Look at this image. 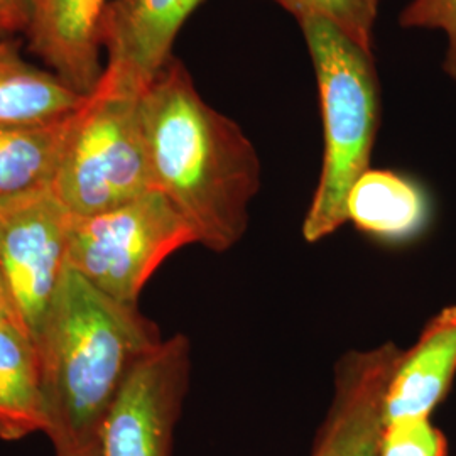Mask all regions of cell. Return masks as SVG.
<instances>
[{
    "instance_id": "10",
    "label": "cell",
    "mask_w": 456,
    "mask_h": 456,
    "mask_svg": "<svg viewBox=\"0 0 456 456\" xmlns=\"http://www.w3.org/2000/svg\"><path fill=\"white\" fill-rule=\"evenodd\" d=\"M112 0H34L26 31L34 53L66 85L90 97L103 73L102 29Z\"/></svg>"
},
{
    "instance_id": "15",
    "label": "cell",
    "mask_w": 456,
    "mask_h": 456,
    "mask_svg": "<svg viewBox=\"0 0 456 456\" xmlns=\"http://www.w3.org/2000/svg\"><path fill=\"white\" fill-rule=\"evenodd\" d=\"M71 117L48 124L0 126V205L53 191Z\"/></svg>"
},
{
    "instance_id": "2",
    "label": "cell",
    "mask_w": 456,
    "mask_h": 456,
    "mask_svg": "<svg viewBox=\"0 0 456 456\" xmlns=\"http://www.w3.org/2000/svg\"><path fill=\"white\" fill-rule=\"evenodd\" d=\"M163 342L139 311L66 267L36 340L49 440L56 456L97 443L134 367Z\"/></svg>"
},
{
    "instance_id": "14",
    "label": "cell",
    "mask_w": 456,
    "mask_h": 456,
    "mask_svg": "<svg viewBox=\"0 0 456 456\" xmlns=\"http://www.w3.org/2000/svg\"><path fill=\"white\" fill-rule=\"evenodd\" d=\"M48 418L33 340L14 323H0V438L46 433Z\"/></svg>"
},
{
    "instance_id": "19",
    "label": "cell",
    "mask_w": 456,
    "mask_h": 456,
    "mask_svg": "<svg viewBox=\"0 0 456 456\" xmlns=\"http://www.w3.org/2000/svg\"><path fill=\"white\" fill-rule=\"evenodd\" d=\"M17 29H26L24 20L17 16L4 0H0V31H17Z\"/></svg>"
},
{
    "instance_id": "13",
    "label": "cell",
    "mask_w": 456,
    "mask_h": 456,
    "mask_svg": "<svg viewBox=\"0 0 456 456\" xmlns=\"http://www.w3.org/2000/svg\"><path fill=\"white\" fill-rule=\"evenodd\" d=\"M86 98L51 69L26 61L14 45L0 41V126H33L63 120Z\"/></svg>"
},
{
    "instance_id": "12",
    "label": "cell",
    "mask_w": 456,
    "mask_h": 456,
    "mask_svg": "<svg viewBox=\"0 0 456 456\" xmlns=\"http://www.w3.org/2000/svg\"><path fill=\"white\" fill-rule=\"evenodd\" d=\"M431 203L423 186L391 169H367L346 198V220L386 244H404L423 233Z\"/></svg>"
},
{
    "instance_id": "16",
    "label": "cell",
    "mask_w": 456,
    "mask_h": 456,
    "mask_svg": "<svg viewBox=\"0 0 456 456\" xmlns=\"http://www.w3.org/2000/svg\"><path fill=\"white\" fill-rule=\"evenodd\" d=\"M297 19L322 17L367 51H372L382 0H274Z\"/></svg>"
},
{
    "instance_id": "3",
    "label": "cell",
    "mask_w": 456,
    "mask_h": 456,
    "mask_svg": "<svg viewBox=\"0 0 456 456\" xmlns=\"http://www.w3.org/2000/svg\"><path fill=\"white\" fill-rule=\"evenodd\" d=\"M297 24L316 75L325 139L320 181L301 228L305 240L316 244L348 222V193L370 169L380 86L372 51L322 17H301Z\"/></svg>"
},
{
    "instance_id": "17",
    "label": "cell",
    "mask_w": 456,
    "mask_h": 456,
    "mask_svg": "<svg viewBox=\"0 0 456 456\" xmlns=\"http://www.w3.org/2000/svg\"><path fill=\"white\" fill-rule=\"evenodd\" d=\"M448 440L431 418L384 423L379 456H448Z\"/></svg>"
},
{
    "instance_id": "11",
    "label": "cell",
    "mask_w": 456,
    "mask_h": 456,
    "mask_svg": "<svg viewBox=\"0 0 456 456\" xmlns=\"http://www.w3.org/2000/svg\"><path fill=\"white\" fill-rule=\"evenodd\" d=\"M456 375V305L424 326L419 340L403 352L387 384L384 423L431 418Z\"/></svg>"
},
{
    "instance_id": "22",
    "label": "cell",
    "mask_w": 456,
    "mask_h": 456,
    "mask_svg": "<svg viewBox=\"0 0 456 456\" xmlns=\"http://www.w3.org/2000/svg\"><path fill=\"white\" fill-rule=\"evenodd\" d=\"M68 456H102L100 441L94 443V444H90V446H86V448H82V450H78V452H75V453H71V455Z\"/></svg>"
},
{
    "instance_id": "4",
    "label": "cell",
    "mask_w": 456,
    "mask_h": 456,
    "mask_svg": "<svg viewBox=\"0 0 456 456\" xmlns=\"http://www.w3.org/2000/svg\"><path fill=\"white\" fill-rule=\"evenodd\" d=\"M154 190L139 98L92 94L71 117L53 193L75 218Z\"/></svg>"
},
{
    "instance_id": "6",
    "label": "cell",
    "mask_w": 456,
    "mask_h": 456,
    "mask_svg": "<svg viewBox=\"0 0 456 456\" xmlns=\"http://www.w3.org/2000/svg\"><path fill=\"white\" fill-rule=\"evenodd\" d=\"M69 222L53 191L0 205V277L14 322L33 343L65 276Z\"/></svg>"
},
{
    "instance_id": "7",
    "label": "cell",
    "mask_w": 456,
    "mask_h": 456,
    "mask_svg": "<svg viewBox=\"0 0 456 456\" xmlns=\"http://www.w3.org/2000/svg\"><path fill=\"white\" fill-rule=\"evenodd\" d=\"M190 372L191 343L181 333L141 360L102 423V456H171Z\"/></svg>"
},
{
    "instance_id": "9",
    "label": "cell",
    "mask_w": 456,
    "mask_h": 456,
    "mask_svg": "<svg viewBox=\"0 0 456 456\" xmlns=\"http://www.w3.org/2000/svg\"><path fill=\"white\" fill-rule=\"evenodd\" d=\"M401 350L392 342L345 354L311 456H379L384 399Z\"/></svg>"
},
{
    "instance_id": "1",
    "label": "cell",
    "mask_w": 456,
    "mask_h": 456,
    "mask_svg": "<svg viewBox=\"0 0 456 456\" xmlns=\"http://www.w3.org/2000/svg\"><path fill=\"white\" fill-rule=\"evenodd\" d=\"M154 190L191 227L196 244L227 252L248 228L261 159L245 132L210 107L173 58L139 97Z\"/></svg>"
},
{
    "instance_id": "21",
    "label": "cell",
    "mask_w": 456,
    "mask_h": 456,
    "mask_svg": "<svg viewBox=\"0 0 456 456\" xmlns=\"http://www.w3.org/2000/svg\"><path fill=\"white\" fill-rule=\"evenodd\" d=\"M17 16L20 17L24 20V24L28 26V19H29V12H31V7H33L34 0H4Z\"/></svg>"
},
{
    "instance_id": "8",
    "label": "cell",
    "mask_w": 456,
    "mask_h": 456,
    "mask_svg": "<svg viewBox=\"0 0 456 456\" xmlns=\"http://www.w3.org/2000/svg\"><path fill=\"white\" fill-rule=\"evenodd\" d=\"M205 0H112L102 29L107 66L94 94L139 98L173 60L186 19Z\"/></svg>"
},
{
    "instance_id": "18",
    "label": "cell",
    "mask_w": 456,
    "mask_h": 456,
    "mask_svg": "<svg viewBox=\"0 0 456 456\" xmlns=\"http://www.w3.org/2000/svg\"><path fill=\"white\" fill-rule=\"evenodd\" d=\"M399 24L408 29H438L446 36L443 69L456 83V0H411Z\"/></svg>"
},
{
    "instance_id": "5",
    "label": "cell",
    "mask_w": 456,
    "mask_h": 456,
    "mask_svg": "<svg viewBox=\"0 0 456 456\" xmlns=\"http://www.w3.org/2000/svg\"><path fill=\"white\" fill-rule=\"evenodd\" d=\"M195 233L159 191L110 210L71 216L66 265L115 301L137 306L147 281Z\"/></svg>"
},
{
    "instance_id": "20",
    "label": "cell",
    "mask_w": 456,
    "mask_h": 456,
    "mask_svg": "<svg viewBox=\"0 0 456 456\" xmlns=\"http://www.w3.org/2000/svg\"><path fill=\"white\" fill-rule=\"evenodd\" d=\"M5 322H14V314H12V306L9 301V294H7L4 281L0 277V323H5Z\"/></svg>"
}]
</instances>
